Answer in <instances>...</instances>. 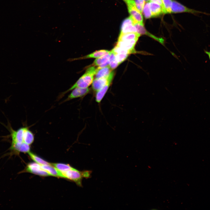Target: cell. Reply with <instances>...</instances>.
I'll list each match as a JSON object with an SVG mask.
<instances>
[{"instance_id": "cell-1", "label": "cell", "mask_w": 210, "mask_h": 210, "mask_svg": "<svg viewBox=\"0 0 210 210\" xmlns=\"http://www.w3.org/2000/svg\"><path fill=\"white\" fill-rule=\"evenodd\" d=\"M9 129L11 139V144L20 145L25 143L30 145L34 142V135L28 127H23L15 130L9 126Z\"/></svg>"}, {"instance_id": "cell-2", "label": "cell", "mask_w": 210, "mask_h": 210, "mask_svg": "<svg viewBox=\"0 0 210 210\" xmlns=\"http://www.w3.org/2000/svg\"><path fill=\"white\" fill-rule=\"evenodd\" d=\"M96 71V68L92 66L89 67L71 88L61 93L58 97L60 99L64 95L74 89L77 88H86L92 83L93 77Z\"/></svg>"}, {"instance_id": "cell-3", "label": "cell", "mask_w": 210, "mask_h": 210, "mask_svg": "<svg viewBox=\"0 0 210 210\" xmlns=\"http://www.w3.org/2000/svg\"><path fill=\"white\" fill-rule=\"evenodd\" d=\"M92 172L91 171L88 170L80 171L73 167L66 171L61 172L63 178L74 181L80 186H82L83 179L90 178Z\"/></svg>"}, {"instance_id": "cell-4", "label": "cell", "mask_w": 210, "mask_h": 210, "mask_svg": "<svg viewBox=\"0 0 210 210\" xmlns=\"http://www.w3.org/2000/svg\"><path fill=\"white\" fill-rule=\"evenodd\" d=\"M181 12L188 13L193 14L196 15H197L198 14L201 13L207 15H210V13L190 9L175 1H172L171 13Z\"/></svg>"}, {"instance_id": "cell-5", "label": "cell", "mask_w": 210, "mask_h": 210, "mask_svg": "<svg viewBox=\"0 0 210 210\" xmlns=\"http://www.w3.org/2000/svg\"><path fill=\"white\" fill-rule=\"evenodd\" d=\"M126 3L127 5L128 12L130 16L137 23H143V18L142 13L136 8L135 1L133 0H127Z\"/></svg>"}, {"instance_id": "cell-6", "label": "cell", "mask_w": 210, "mask_h": 210, "mask_svg": "<svg viewBox=\"0 0 210 210\" xmlns=\"http://www.w3.org/2000/svg\"><path fill=\"white\" fill-rule=\"evenodd\" d=\"M26 171L42 176H50L47 172L43 169L40 164L36 163H31L27 165Z\"/></svg>"}, {"instance_id": "cell-7", "label": "cell", "mask_w": 210, "mask_h": 210, "mask_svg": "<svg viewBox=\"0 0 210 210\" xmlns=\"http://www.w3.org/2000/svg\"><path fill=\"white\" fill-rule=\"evenodd\" d=\"M72 90L67 97L62 102V103L74 99L83 97L89 92L90 89L88 88H77Z\"/></svg>"}, {"instance_id": "cell-8", "label": "cell", "mask_w": 210, "mask_h": 210, "mask_svg": "<svg viewBox=\"0 0 210 210\" xmlns=\"http://www.w3.org/2000/svg\"><path fill=\"white\" fill-rule=\"evenodd\" d=\"M114 71H112L110 73V77L106 84L100 90L96 92L95 101L99 103L102 101L107 91L114 76Z\"/></svg>"}, {"instance_id": "cell-9", "label": "cell", "mask_w": 210, "mask_h": 210, "mask_svg": "<svg viewBox=\"0 0 210 210\" xmlns=\"http://www.w3.org/2000/svg\"><path fill=\"white\" fill-rule=\"evenodd\" d=\"M136 28L137 32L140 34H144L158 41L162 44L164 43V39L162 38L157 37L148 32L145 28L143 23H137L134 24Z\"/></svg>"}, {"instance_id": "cell-10", "label": "cell", "mask_w": 210, "mask_h": 210, "mask_svg": "<svg viewBox=\"0 0 210 210\" xmlns=\"http://www.w3.org/2000/svg\"><path fill=\"white\" fill-rule=\"evenodd\" d=\"M138 39L127 41H118L116 46L131 51L132 53H135L134 46Z\"/></svg>"}, {"instance_id": "cell-11", "label": "cell", "mask_w": 210, "mask_h": 210, "mask_svg": "<svg viewBox=\"0 0 210 210\" xmlns=\"http://www.w3.org/2000/svg\"><path fill=\"white\" fill-rule=\"evenodd\" d=\"M132 32H137L136 28L131 20L128 19H126L122 23L120 33Z\"/></svg>"}, {"instance_id": "cell-12", "label": "cell", "mask_w": 210, "mask_h": 210, "mask_svg": "<svg viewBox=\"0 0 210 210\" xmlns=\"http://www.w3.org/2000/svg\"><path fill=\"white\" fill-rule=\"evenodd\" d=\"M110 76V74L106 77L95 78L92 83V88L94 91L96 92L102 88L106 84Z\"/></svg>"}, {"instance_id": "cell-13", "label": "cell", "mask_w": 210, "mask_h": 210, "mask_svg": "<svg viewBox=\"0 0 210 210\" xmlns=\"http://www.w3.org/2000/svg\"><path fill=\"white\" fill-rule=\"evenodd\" d=\"M109 52V51L106 50H100L95 51L90 54L82 57L76 58L69 59L67 60V61H72L76 60L87 58H99L107 54Z\"/></svg>"}, {"instance_id": "cell-14", "label": "cell", "mask_w": 210, "mask_h": 210, "mask_svg": "<svg viewBox=\"0 0 210 210\" xmlns=\"http://www.w3.org/2000/svg\"><path fill=\"white\" fill-rule=\"evenodd\" d=\"M41 166V168L47 172L50 176L63 178L61 172L52 166L51 164H50L42 165Z\"/></svg>"}, {"instance_id": "cell-15", "label": "cell", "mask_w": 210, "mask_h": 210, "mask_svg": "<svg viewBox=\"0 0 210 210\" xmlns=\"http://www.w3.org/2000/svg\"><path fill=\"white\" fill-rule=\"evenodd\" d=\"M112 70L109 65L100 69L97 68L96 73L94 75L95 78L106 77L112 71Z\"/></svg>"}, {"instance_id": "cell-16", "label": "cell", "mask_w": 210, "mask_h": 210, "mask_svg": "<svg viewBox=\"0 0 210 210\" xmlns=\"http://www.w3.org/2000/svg\"><path fill=\"white\" fill-rule=\"evenodd\" d=\"M141 34L136 33H120L119 36L118 41H127L135 39H138Z\"/></svg>"}, {"instance_id": "cell-17", "label": "cell", "mask_w": 210, "mask_h": 210, "mask_svg": "<svg viewBox=\"0 0 210 210\" xmlns=\"http://www.w3.org/2000/svg\"><path fill=\"white\" fill-rule=\"evenodd\" d=\"M149 4L152 17L158 16L163 13L162 7L160 5L150 1Z\"/></svg>"}, {"instance_id": "cell-18", "label": "cell", "mask_w": 210, "mask_h": 210, "mask_svg": "<svg viewBox=\"0 0 210 210\" xmlns=\"http://www.w3.org/2000/svg\"><path fill=\"white\" fill-rule=\"evenodd\" d=\"M110 54V52L109 51L107 54L96 59L93 62L92 66H99L106 62L109 60Z\"/></svg>"}, {"instance_id": "cell-19", "label": "cell", "mask_w": 210, "mask_h": 210, "mask_svg": "<svg viewBox=\"0 0 210 210\" xmlns=\"http://www.w3.org/2000/svg\"><path fill=\"white\" fill-rule=\"evenodd\" d=\"M28 153L32 159L36 163L41 165L51 164L30 151Z\"/></svg>"}, {"instance_id": "cell-20", "label": "cell", "mask_w": 210, "mask_h": 210, "mask_svg": "<svg viewBox=\"0 0 210 210\" xmlns=\"http://www.w3.org/2000/svg\"><path fill=\"white\" fill-rule=\"evenodd\" d=\"M51 164L61 172L66 171L73 167L68 164L63 163H53Z\"/></svg>"}, {"instance_id": "cell-21", "label": "cell", "mask_w": 210, "mask_h": 210, "mask_svg": "<svg viewBox=\"0 0 210 210\" xmlns=\"http://www.w3.org/2000/svg\"><path fill=\"white\" fill-rule=\"evenodd\" d=\"M163 3L162 10L163 13H171V7L172 4V0H162Z\"/></svg>"}, {"instance_id": "cell-22", "label": "cell", "mask_w": 210, "mask_h": 210, "mask_svg": "<svg viewBox=\"0 0 210 210\" xmlns=\"http://www.w3.org/2000/svg\"><path fill=\"white\" fill-rule=\"evenodd\" d=\"M143 12L144 17L146 19H148L152 17L149 2H147L144 5Z\"/></svg>"}, {"instance_id": "cell-23", "label": "cell", "mask_w": 210, "mask_h": 210, "mask_svg": "<svg viewBox=\"0 0 210 210\" xmlns=\"http://www.w3.org/2000/svg\"><path fill=\"white\" fill-rule=\"evenodd\" d=\"M112 50L116 54L123 53L129 54L132 53L131 51L117 46H116Z\"/></svg>"}, {"instance_id": "cell-24", "label": "cell", "mask_w": 210, "mask_h": 210, "mask_svg": "<svg viewBox=\"0 0 210 210\" xmlns=\"http://www.w3.org/2000/svg\"><path fill=\"white\" fill-rule=\"evenodd\" d=\"M129 55L128 54L123 53H116V59L120 64L124 61L128 57Z\"/></svg>"}, {"instance_id": "cell-25", "label": "cell", "mask_w": 210, "mask_h": 210, "mask_svg": "<svg viewBox=\"0 0 210 210\" xmlns=\"http://www.w3.org/2000/svg\"><path fill=\"white\" fill-rule=\"evenodd\" d=\"M144 0H135V3L138 9L142 13L145 5Z\"/></svg>"}, {"instance_id": "cell-26", "label": "cell", "mask_w": 210, "mask_h": 210, "mask_svg": "<svg viewBox=\"0 0 210 210\" xmlns=\"http://www.w3.org/2000/svg\"><path fill=\"white\" fill-rule=\"evenodd\" d=\"M119 65V64L117 62L116 59L115 60L109 63V66L110 68L112 70H113L116 68Z\"/></svg>"}, {"instance_id": "cell-27", "label": "cell", "mask_w": 210, "mask_h": 210, "mask_svg": "<svg viewBox=\"0 0 210 210\" xmlns=\"http://www.w3.org/2000/svg\"><path fill=\"white\" fill-rule=\"evenodd\" d=\"M150 1L159 4L161 6L162 8L163 3L162 0H150Z\"/></svg>"}, {"instance_id": "cell-28", "label": "cell", "mask_w": 210, "mask_h": 210, "mask_svg": "<svg viewBox=\"0 0 210 210\" xmlns=\"http://www.w3.org/2000/svg\"><path fill=\"white\" fill-rule=\"evenodd\" d=\"M204 51L205 53L208 55L209 58L210 60V51H207L206 50H204Z\"/></svg>"}, {"instance_id": "cell-29", "label": "cell", "mask_w": 210, "mask_h": 210, "mask_svg": "<svg viewBox=\"0 0 210 210\" xmlns=\"http://www.w3.org/2000/svg\"><path fill=\"white\" fill-rule=\"evenodd\" d=\"M149 0H144L145 2L148 1H149Z\"/></svg>"}, {"instance_id": "cell-30", "label": "cell", "mask_w": 210, "mask_h": 210, "mask_svg": "<svg viewBox=\"0 0 210 210\" xmlns=\"http://www.w3.org/2000/svg\"><path fill=\"white\" fill-rule=\"evenodd\" d=\"M124 0L125 2H126L127 0Z\"/></svg>"}, {"instance_id": "cell-31", "label": "cell", "mask_w": 210, "mask_h": 210, "mask_svg": "<svg viewBox=\"0 0 210 210\" xmlns=\"http://www.w3.org/2000/svg\"></svg>"}]
</instances>
